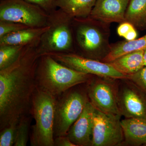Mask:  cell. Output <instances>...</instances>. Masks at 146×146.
I'll use <instances>...</instances> for the list:
<instances>
[{
  "instance_id": "24",
  "label": "cell",
  "mask_w": 146,
  "mask_h": 146,
  "mask_svg": "<svg viewBox=\"0 0 146 146\" xmlns=\"http://www.w3.org/2000/svg\"><path fill=\"white\" fill-rule=\"evenodd\" d=\"M29 28H31V27L23 24L9 22V21H1L0 37L9 33L20 31Z\"/></svg>"
},
{
  "instance_id": "11",
  "label": "cell",
  "mask_w": 146,
  "mask_h": 146,
  "mask_svg": "<svg viewBox=\"0 0 146 146\" xmlns=\"http://www.w3.org/2000/svg\"><path fill=\"white\" fill-rule=\"evenodd\" d=\"M96 108L88 102L70 128L67 136L76 146H92L93 119Z\"/></svg>"
},
{
  "instance_id": "8",
  "label": "cell",
  "mask_w": 146,
  "mask_h": 146,
  "mask_svg": "<svg viewBox=\"0 0 146 146\" xmlns=\"http://www.w3.org/2000/svg\"><path fill=\"white\" fill-rule=\"evenodd\" d=\"M120 115L106 114L96 109L93 119L92 146L122 145L123 133Z\"/></svg>"
},
{
  "instance_id": "12",
  "label": "cell",
  "mask_w": 146,
  "mask_h": 146,
  "mask_svg": "<svg viewBox=\"0 0 146 146\" xmlns=\"http://www.w3.org/2000/svg\"><path fill=\"white\" fill-rule=\"evenodd\" d=\"M129 0H97L89 17L108 24L125 22Z\"/></svg>"
},
{
  "instance_id": "29",
  "label": "cell",
  "mask_w": 146,
  "mask_h": 146,
  "mask_svg": "<svg viewBox=\"0 0 146 146\" xmlns=\"http://www.w3.org/2000/svg\"><path fill=\"white\" fill-rule=\"evenodd\" d=\"M145 146H146V145H145Z\"/></svg>"
},
{
  "instance_id": "21",
  "label": "cell",
  "mask_w": 146,
  "mask_h": 146,
  "mask_svg": "<svg viewBox=\"0 0 146 146\" xmlns=\"http://www.w3.org/2000/svg\"><path fill=\"white\" fill-rule=\"evenodd\" d=\"M20 45H3L0 48V70L7 68L14 63L21 54Z\"/></svg>"
},
{
  "instance_id": "9",
  "label": "cell",
  "mask_w": 146,
  "mask_h": 146,
  "mask_svg": "<svg viewBox=\"0 0 146 146\" xmlns=\"http://www.w3.org/2000/svg\"><path fill=\"white\" fill-rule=\"evenodd\" d=\"M38 6L23 0H5L0 5V20L25 25L31 28L44 25L45 17Z\"/></svg>"
},
{
  "instance_id": "14",
  "label": "cell",
  "mask_w": 146,
  "mask_h": 146,
  "mask_svg": "<svg viewBox=\"0 0 146 146\" xmlns=\"http://www.w3.org/2000/svg\"><path fill=\"white\" fill-rule=\"evenodd\" d=\"M47 31L46 44L50 51L60 52L70 49L72 44V36L70 28L66 24L55 25Z\"/></svg>"
},
{
  "instance_id": "3",
  "label": "cell",
  "mask_w": 146,
  "mask_h": 146,
  "mask_svg": "<svg viewBox=\"0 0 146 146\" xmlns=\"http://www.w3.org/2000/svg\"><path fill=\"white\" fill-rule=\"evenodd\" d=\"M56 98L36 88L32 100V126L30 141L32 146H54L55 110Z\"/></svg>"
},
{
  "instance_id": "6",
  "label": "cell",
  "mask_w": 146,
  "mask_h": 146,
  "mask_svg": "<svg viewBox=\"0 0 146 146\" xmlns=\"http://www.w3.org/2000/svg\"><path fill=\"white\" fill-rule=\"evenodd\" d=\"M117 80L94 76L86 83L89 102L96 109L121 115L117 103Z\"/></svg>"
},
{
  "instance_id": "2",
  "label": "cell",
  "mask_w": 146,
  "mask_h": 146,
  "mask_svg": "<svg viewBox=\"0 0 146 146\" xmlns=\"http://www.w3.org/2000/svg\"><path fill=\"white\" fill-rule=\"evenodd\" d=\"M42 57L36 68V88L56 98L74 86L87 83L93 76L69 68L46 54Z\"/></svg>"
},
{
  "instance_id": "10",
  "label": "cell",
  "mask_w": 146,
  "mask_h": 146,
  "mask_svg": "<svg viewBox=\"0 0 146 146\" xmlns=\"http://www.w3.org/2000/svg\"><path fill=\"white\" fill-rule=\"evenodd\" d=\"M63 65L78 72L91 75L119 79L125 76L109 63L72 53H46Z\"/></svg>"
},
{
  "instance_id": "18",
  "label": "cell",
  "mask_w": 146,
  "mask_h": 146,
  "mask_svg": "<svg viewBox=\"0 0 146 146\" xmlns=\"http://www.w3.org/2000/svg\"><path fill=\"white\" fill-rule=\"evenodd\" d=\"M49 27L29 28L11 33L0 37V45L23 46L34 40L37 36L45 33Z\"/></svg>"
},
{
  "instance_id": "15",
  "label": "cell",
  "mask_w": 146,
  "mask_h": 146,
  "mask_svg": "<svg viewBox=\"0 0 146 146\" xmlns=\"http://www.w3.org/2000/svg\"><path fill=\"white\" fill-rule=\"evenodd\" d=\"M144 52L141 50L129 53L108 63L124 75L133 74L144 66Z\"/></svg>"
},
{
  "instance_id": "17",
  "label": "cell",
  "mask_w": 146,
  "mask_h": 146,
  "mask_svg": "<svg viewBox=\"0 0 146 146\" xmlns=\"http://www.w3.org/2000/svg\"><path fill=\"white\" fill-rule=\"evenodd\" d=\"M146 49V34L132 41L125 40L111 45V50L109 53L102 61L109 63L127 54Z\"/></svg>"
},
{
  "instance_id": "13",
  "label": "cell",
  "mask_w": 146,
  "mask_h": 146,
  "mask_svg": "<svg viewBox=\"0 0 146 146\" xmlns=\"http://www.w3.org/2000/svg\"><path fill=\"white\" fill-rule=\"evenodd\" d=\"M123 133V146H145L146 145V119L125 118L121 120Z\"/></svg>"
},
{
  "instance_id": "7",
  "label": "cell",
  "mask_w": 146,
  "mask_h": 146,
  "mask_svg": "<svg viewBox=\"0 0 146 146\" xmlns=\"http://www.w3.org/2000/svg\"><path fill=\"white\" fill-rule=\"evenodd\" d=\"M117 96L121 116L146 119V92L141 87L127 79H119Z\"/></svg>"
},
{
  "instance_id": "5",
  "label": "cell",
  "mask_w": 146,
  "mask_h": 146,
  "mask_svg": "<svg viewBox=\"0 0 146 146\" xmlns=\"http://www.w3.org/2000/svg\"><path fill=\"white\" fill-rule=\"evenodd\" d=\"M77 85L56 98L55 110L54 136H66L89 102L86 85Z\"/></svg>"
},
{
  "instance_id": "23",
  "label": "cell",
  "mask_w": 146,
  "mask_h": 146,
  "mask_svg": "<svg viewBox=\"0 0 146 146\" xmlns=\"http://www.w3.org/2000/svg\"><path fill=\"white\" fill-rule=\"evenodd\" d=\"M120 24L117 29V33L119 36L123 37L127 41L137 38L138 33L136 28L132 24L127 21Z\"/></svg>"
},
{
  "instance_id": "20",
  "label": "cell",
  "mask_w": 146,
  "mask_h": 146,
  "mask_svg": "<svg viewBox=\"0 0 146 146\" xmlns=\"http://www.w3.org/2000/svg\"><path fill=\"white\" fill-rule=\"evenodd\" d=\"M31 114L22 116L19 120L17 127L14 146H26L30 139L31 128Z\"/></svg>"
},
{
  "instance_id": "16",
  "label": "cell",
  "mask_w": 146,
  "mask_h": 146,
  "mask_svg": "<svg viewBox=\"0 0 146 146\" xmlns=\"http://www.w3.org/2000/svg\"><path fill=\"white\" fill-rule=\"evenodd\" d=\"M97 0H56L58 7L71 18H84L90 16Z\"/></svg>"
},
{
  "instance_id": "27",
  "label": "cell",
  "mask_w": 146,
  "mask_h": 146,
  "mask_svg": "<svg viewBox=\"0 0 146 146\" xmlns=\"http://www.w3.org/2000/svg\"><path fill=\"white\" fill-rule=\"evenodd\" d=\"M54 146H76L67 136H57L54 139Z\"/></svg>"
},
{
  "instance_id": "26",
  "label": "cell",
  "mask_w": 146,
  "mask_h": 146,
  "mask_svg": "<svg viewBox=\"0 0 146 146\" xmlns=\"http://www.w3.org/2000/svg\"><path fill=\"white\" fill-rule=\"evenodd\" d=\"M27 2L38 6L41 8L47 10L55 6L56 0H23Z\"/></svg>"
},
{
  "instance_id": "4",
  "label": "cell",
  "mask_w": 146,
  "mask_h": 146,
  "mask_svg": "<svg viewBox=\"0 0 146 146\" xmlns=\"http://www.w3.org/2000/svg\"><path fill=\"white\" fill-rule=\"evenodd\" d=\"M75 37L82 56L102 61L111 50L110 25L92 19L75 18Z\"/></svg>"
},
{
  "instance_id": "28",
  "label": "cell",
  "mask_w": 146,
  "mask_h": 146,
  "mask_svg": "<svg viewBox=\"0 0 146 146\" xmlns=\"http://www.w3.org/2000/svg\"><path fill=\"white\" fill-rule=\"evenodd\" d=\"M144 66L146 65V49L144 50Z\"/></svg>"
},
{
  "instance_id": "22",
  "label": "cell",
  "mask_w": 146,
  "mask_h": 146,
  "mask_svg": "<svg viewBox=\"0 0 146 146\" xmlns=\"http://www.w3.org/2000/svg\"><path fill=\"white\" fill-rule=\"evenodd\" d=\"M20 119L15 120L0 131V146H14Z\"/></svg>"
},
{
  "instance_id": "25",
  "label": "cell",
  "mask_w": 146,
  "mask_h": 146,
  "mask_svg": "<svg viewBox=\"0 0 146 146\" xmlns=\"http://www.w3.org/2000/svg\"><path fill=\"white\" fill-rule=\"evenodd\" d=\"M124 78L133 82L146 92V65L137 72L126 76Z\"/></svg>"
},
{
  "instance_id": "1",
  "label": "cell",
  "mask_w": 146,
  "mask_h": 146,
  "mask_svg": "<svg viewBox=\"0 0 146 146\" xmlns=\"http://www.w3.org/2000/svg\"><path fill=\"white\" fill-rule=\"evenodd\" d=\"M38 57L34 52H21L14 63L0 70V131L31 114Z\"/></svg>"
},
{
  "instance_id": "19",
  "label": "cell",
  "mask_w": 146,
  "mask_h": 146,
  "mask_svg": "<svg viewBox=\"0 0 146 146\" xmlns=\"http://www.w3.org/2000/svg\"><path fill=\"white\" fill-rule=\"evenodd\" d=\"M125 19L136 29H145L146 0H129L125 11Z\"/></svg>"
}]
</instances>
